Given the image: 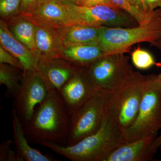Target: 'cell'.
<instances>
[{
    "mask_svg": "<svg viewBox=\"0 0 161 161\" xmlns=\"http://www.w3.org/2000/svg\"><path fill=\"white\" fill-rule=\"evenodd\" d=\"M23 17L36 25L58 28L74 24L65 5L59 0H46L31 14Z\"/></svg>",
    "mask_w": 161,
    "mask_h": 161,
    "instance_id": "14",
    "label": "cell"
},
{
    "mask_svg": "<svg viewBox=\"0 0 161 161\" xmlns=\"http://www.w3.org/2000/svg\"><path fill=\"white\" fill-rule=\"evenodd\" d=\"M46 0H22L20 14L26 16L38 9Z\"/></svg>",
    "mask_w": 161,
    "mask_h": 161,
    "instance_id": "25",
    "label": "cell"
},
{
    "mask_svg": "<svg viewBox=\"0 0 161 161\" xmlns=\"http://www.w3.org/2000/svg\"><path fill=\"white\" fill-rule=\"evenodd\" d=\"M103 56V52L97 42L65 47L62 51V59L76 65L87 67Z\"/></svg>",
    "mask_w": 161,
    "mask_h": 161,
    "instance_id": "18",
    "label": "cell"
},
{
    "mask_svg": "<svg viewBox=\"0 0 161 161\" xmlns=\"http://www.w3.org/2000/svg\"><path fill=\"white\" fill-rule=\"evenodd\" d=\"M125 143L122 133L107 112L100 129L75 145L64 146L49 141L39 144L71 161H105Z\"/></svg>",
    "mask_w": 161,
    "mask_h": 161,
    "instance_id": "2",
    "label": "cell"
},
{
    "mask_svg": "<svg viewBox=\"0 0 161 161\" xmlns=\"http://www.w3.org/2000/svg\"><path fill=\"white\" fill-rule=\"evenodd\" d=\"M83 66L76 65L62 58L40 60L37 70L47 87L60 91L62 87Z\"/></svg>",
    "mask_w": 161,
    "mask_h": 161,
    "instance_id": "12",
    "label": "cell"
},
{
    "mask_svg": "<svg viewBox=\"0 0 161 161\" xmlns=\"http://www.w3.org/2000/svg\"><path fill=\"white\" fill-rule=\"evenodd\" d=\"M23 70L6 64H0V84L7 88L6 96L13 98L19 88L24 76Z\"/></svg>",
    "mask_w": 161,
    "mask_h": 161,
    "instance_id": "20",
    "label": "cell"
},
{
    "mask_svg": "<svg viewBox=\"0 0 161 161\" xmlns=\"http://www.w3.org/2000/svg\"><path fill=\"white\" fill-rule=\"evenodd\" d=\"M13 141L7 139L3 141L0 145V161H7V157L11 151Z\"/></svg>",
    "mask_w": 161,
    "mask_h": 161,
    "instance_id": "26",
    "label": "cell"
},
{
    "mask_svg": "<svg viewBox=\"0 0 161 161\" xmlns=\"http://www.w3.org/2000/svg\"><path fill=\"white\" fill-rule=\"evenodd\" d=\"M6 23L15 37L37 57L34 23L21 14L12 18Z\"/></svg>",
    "mask_w": 161,
    "mask_h": 161,
    "instance_id": "19",
    "label": "cell"
},
{
    "mask_svg": "<svg viewBox=\"0 0 161 161\" xmlns=\"http://www.w3.org/2000/svg\"><path fill=\"white\" fill-rule=\"evenodd\" d=\"M48 87L46 98L36 109L31 119L23 126L28 140L49 141L65 146L71 115L58 90Z\"/></svg>",
    "mask_w": 161,
    "mask_h": 161,
    "instance_id": "1",
    "label": "cell"
},
{
    "mask_svg": "<svg viewBox=\"0 0 161 161\" xmlns=\"http://www.w3.org/2000/svg\"><path fill=\"white\" fill-rule=\"evenodd\" d=\"M161 40V9H155L148 22L139 26L125 28L104 26L98 41L104 55L125 53L136 43L158 44Z\"/></svg>",
    "mask_w": 161,
    "mask_h": 161,
    "instance_id": "4",
    "label": "cell"
},
{
    "mask_svg": "<svg viewBox=\"0 0 161 161\" xmlns=\"http://www.w3.org/2000/svg\"><path fill=\"white\" fill-rule=\"evenodd\" d=\"M144 10L147 12H150L159 7L161 0H143Z\"/></svg>",
    "mask_w": 161,
    "mask_h": 161,
    "instance_id": "28",
    "label": "cell"
},
{
    "mask_svg": "<svg viewBox=\"0 0 161 161\" xmlns=\"http://www.w3.org/2000/svg\"><path fill=\"white\" fill-rule=\"evenodd\" d=\"M159 7H160V8H161V3L160 5H159Z\"/></svg>",
    "mask_w": 161,
    "mask_h": 161,
    "instance_id": "32",
    "label": "cell"
},
{
    "mask_svg": "<svg viewBox=\"0 0 161 161\" xmlns=\"http://www.w3.org/2000/svg\"><path fill=\"white\" fill-rule=\"evenodd\" d=\"M0 64H6L15 67L24 71V68L19 60L0 45Z\"/></svg>",
    "mask_w": 161,
    "mask_h": 161,
    "instance_id": "24",
    "label": "cell"
},
{
    "mask_svg": "<svg viewBox=\"0 0 161 161\" xmlns=\"http://www.w3.org/2000/svg\"><path fill=\"white\" fill-rule=\"evenodd\" d=\"M128 1L133 6L144 11L143 0H128Z\"/></svg>",
    "mask_w": 161,
    "mask_h": 161,
    "instance_id": "29",
    "label": "cell"
},
{
    "mask_svg": "<svg viewBox=\"0 0 161 161\" xmlns=\"http://www.w3.org/2000/svg\"><path fill=\"white\" fill-rule=\"evenodd\" d=\"M0 43L1 46L20 60L24 72L37 70V57L15 37L7 23L2 19L0 21Z\"/></svg>",
    "mask_w": 161,
    "mask_h": 161,
    "instance_id": "15",
    "label": "cell"
},
{
    "mask_svg": "<svg viewBox=\"0 0 161 161\" xmlns=\"http://www.w3.org/2000/svg\"><path fill=\"white\" fill-rule=\"evenodd\" d=\"M37 55L40 60L62 58L64 47L59 28L44 25H36Z\"/></svg>",
    "mask_w": 161,
    "mask_h": 161,
    "instance_id": "13",
    "label": "cell"
},
{
    "mask_svg": "<svg viewBox=\"0 0 161 161\" xmlns=\"http://www.w3.org/2000/svg\"><path fill=\"white\" fill-rule=\"evenodd\" d=\"M103 26L73 24L60 27L59 29L64 45L65 47L75 44L98 43Z\"/></svg>",
    "mask_w": 161,
    "mask_h": 161,
    "instance_id": "17",
    "label": "cell"
},
{
    "mask_svg": "<svg viewBox=\"0 0 161 161\" xmlns=\"http://www.w3.org/2000/svg\"><path fill=\"white\" fill-rule=\"evenodd\" d=\"M60 2L64 3H70L78 5L79 0H59Z\"/></svg>",
    "mask_w": 161,
    "mask_h": 161,
    "instance_id": "30",
    "label": "cell"
},
{
    "mask_svg": "<svg viewBox=\"0 0 161 161\" xmlns=\"http://www.w3.org/2000/svg\"><path fill=\"white\" fill-rule=\"evenodd\" d=\"M160 135H161V134H160Z\"/></svg>",
    "mask_w": 161,
    "mask_h": 161,
    "instance_id": "33",
    "label": "cell"
},
{
    "mask_svg": "<svg viewBox=\"0 0 161 161\" xmlns=\"http://www.w3.org/2000/svg\"><path fill=\"white\" fill-rule=\"evenodd\" d=\"M125 53L104 55L90 64L89 75L98 93L108 95L116 91L133 70Z\"/></svg>",
    "mask_w": 161,
    "mask_h": 161,
    "instance_id": "6",
    "label": "cell"
},
{
    "mask_svg": "<svg viewBox=\"0 0 161 161\" xmlns=\"http://www.w3.org/2000/svg\"><path fill=\"white\" fill-rule=\"evenodd\" d=\"M156 136L127 142L116 148L105 161H147L152 159L158 147Z\"/></svg>",
    "mask_w": 161,
    "mask_h": 161,
    "instance_id": "11",
    "label": "cell"
},
{
    "mask_svg": "<svg viewBox=\"0 0 161 161\" xmlns=\"http://www.w3.org/2000/svg\"><path fill=\"white\" fill-rule=\"evenodd\" d=\"M22 0H0L1 19L9 20L20 14Z\"/></svg>",
    "mask_w": 161,
    "mask_h": 161,
    "instance_id": "23",
    "label": "cell"
},
{
    "mask_svg": "<svg viewBox=\"0 0 161 161\" xmlns=\"http://www.w3.org/2000/svg\"><path fill=\"white\" fill-rule=\"evenodd\" d=\"M59 92L71 116L98 93L93 85L86 67L81 68Z\"/></svg>",
    "mask_w": 161,
    "mask_h": 161,
    "instance_id": "10",
    "label": "cell"
},
{
    "mask_svg": "<svg viewBox=\"0 0 161 161\" xmlns=\"http://www.w3.org/2000/svg\"><path fill=\"white\" fill-rule=\"evenodd\" d=\"M116 7L129 14L137 22L138 25L148 22L154 14L155 9L150 12L142 10L130 4L127 0H111Z\"/></svg>",
    "mask_w": 161,
    "mask_h": 161,
    "instance_id": "21",
    "label": "cell"
},
{
    "mask_svg": "<svg viewBox=\"0 0 161 161\" xmlns=\"http://www.w3.org/2000/svg\"><path fill=\"white\" fill-rule=\"evenodd\" d=\"M155 143L158 148L161 146V135H160L157 138H156Z\"/></svg>",
    "mask_w": 161,
    "mask_h": 161,
    "instance_id": "31",
    "label": "cell"
},
{
    "mask_svg": "<svg viewBox=\"0 0 161 161\" xmlns=\"http://www.w3.org/2000/svg\"><path fill=\"white\" fill-rule=\"evenodd\" d=\"M107 113V95L98 93L71 116L65 146H72L95 134L100 129Z\"/></svg>",
    "mask_w": 161,
    "mask_h": 161,
    "instance_id": "7",
    "label": "cell"
},
{
    "mask_svg": "<svg viewBox=\"0 0 161 161\" xmlns=\"http://www.w3.org/2000/svg\"><path fill=\"white\" fill-rule=\"evenodd\" d=\"M78 5L85 6L107 5V6L116 7L111 2V0H79Z\"/></svg>",
    "mask_w": 161,
    "mask_h": 161,
    "instance_id": "27",
    "label": "cell"
},
{
    "mask_svg": "<svg viewBox=\"0 0 161 161\" xmlns=\"http://www.w3.org/2000/svg\"><path fill=\"white\" fill-rule=\"evenodd\" d=\"M131 59L133 65L139 69H149L156 64L152 55L139 47L132 52Z\"/></svg>",
    "mask_w": 161,
    "mask_h": 161,
    "instance_id": "22",
    "label": "cell"
},
{
    "mask_svg": "<svg viewBox=\"0 0 161 161\" xmlns=\"http://www.w3.org/2000/svg\"><path fill=\"white\" fill-rule=\"evenodd\" d=\"M149 78L133 70L118 89L107 95V112L122 134L137 117Z\"/></svg>",
    "mask_w": 161,
    "mask_h": 161,
    "instance_id": "3",
    "label": "cell"
},
{
    "mask_svg": "<svg viewBox=\"0 0 161 161\" xmlns=\"http://www.w3.org/2000/svg\"><path fill=\"white\" fill-rule=\"evenodd\" d=\"M161 129V74L149 75L137 117L123 134L125 142L156 136Z\"/></svg>",
    "mask_w": 161,
    "mask_h": 161,
    "instance_id": "5",
    "label": "cell"
},
{
    "mask_svg": "<svg viewBox=\"0 0 161 161\" xmlns=\"http://www.w3.org/2000/svg\"><path fill=\"white\" fill-rule=\"evenodd\" d=\"M48 87L39 71L24 72L21 85L14 98V108L23 126L31 119L36 109L46 98Z\"/></svg>",
    "mask_w": 161,
    "mask_h": 161,
    "instance_id": "9",
    "label": "cell"
},
{
    "mask_svg": "<svg viewBox=\"0 0 161 161\" xmlns=\"http://www.w3.org/2000/svg\"><path fill=\"white\" fill-rule=\"evenodd\" d=\"M74 24L95 26L123 27L136 22L129 14L119 8L107 5L85 6L64 3Z\"/></svg>",
    "mask_w": 161,
    "mask_h": 161,
    "instance_id": "8",
    "label": "cell"
},
{
    "mask_svg": "<svg viewBox=\"0 0 161 161\" xmlns=\"http://www.w3.org/2000/svg\"><path fill=\"white\" fill-rule=\"evenodd\" d=\"M14 137L19 161H57L30 146L22 122L14 109L12 111Z\"/></svg>",
    "mask_w": 161,
    "mask_h": 161,
    "instance_id": "16",
    "label": "cell"
}]
</instances>
